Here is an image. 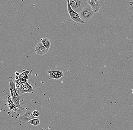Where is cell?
Wrapping results in <instances>:
<instances>
[{"label":"cell","mask_w":133,"mask_h":130,"mask_svg":"<svg viewBox=\"0 0 133 130\" xmlns=\"http://www.w3.org/2000/svg\"><path fill=\"white\" fill-rule=\"evenodd\" d=\"M8 80L10 83V93L12 102L19 110L24 111V108L22 107L20 104V102L24 101L23 97L22 96H20L17 93L16 85L15 83L13 81V78L12 77H10L8 78Z\"/></svg>","instance_id":"1"},{"label":"cell","mask_w":133,"mask_h":130,"mask_svg":"<svg viewBox=\"0 0 133 130\" xmlns=\"http://www.w3.org/2000/svg\"><path fill=\"white\" fill-rule=\"evenodd\" d=\"M67 3V11L69 13V20L71 22L77 24H85L87 22L83 21L80 17L79 15L78 12H75L71 7L70 4V0H66Z\"/></svg>","instance_id":"2"},{"label":"cell","mask_w":133,"mask_h":130,"mask_svg":"<svg viewBox=\"0 0 133 130\" xmlns=\"http://www.w3.org/2000/svg\"><path fill=\"white\" fill-rule=\"evenodd\" d=\"M32 70L29 69L24 70L23 73L20 74L19 77H15V81L16 88H19L22 84L28 82L29 74L31 73Z\"/></svg>","instance_id":"3"},{"label":"cell","mask_w":133,"mask_h":130,"mask_svg":"<svg viewBox=\"0 0 133 130\" xmlns=\"http://www.w3.org/2000/svg\"><path fill=\"white\" fill-rule=\"evenodd\" d=\"M71 7L79 14L88 5L87 0H70Z\"/></svg>","instance_id":"4"},{"label":"cell","mask_w":133,"mask_h":130,"mask_svg":"<svg viewBox=\"0 0 133 130\" xmlns=\"http://www.w3.org/2000/svg\"><path fill=\"white\" fill-rule=\"evenodd\" d=\"M95 12L89 5H88L79 13L81 19L85 22H87L93 16Z\"/></svg>","instance_id":"5"},{"label":"cell","mask_w":133,"mask_h":130,"mask_svg":"<svg viewBox=\"0 0 133 130\" xmlns=\"http://www.w3.org/2000/svg\"><path fill=\"white\" fill-rule=\"evenodd\" d=\"M17 92L21 94L33 93L35 89L33 88V86L30 84L28 82L23 83L19 88H16Z\"/></svg>","instance_id":"6"},{"label":"cell","mask_w":133,"mask_h":130,"mask_svg":"<svg viewBox=\"0 0 133 130\" xmlns=\"http://www.w3.org/2000/svg\"><path fill=\"white\" fill-rule=\"evenodd\" d=\"M36 118L33 115V112L30 108H27L26 111L23 115L19 117V118L21 122L25 123L29 122L30 120Z\"/></svg>","instance_id":"7"},{"label":"cell","mask_w":133,"mask_h":130,"mask_svg":"<svg viewBox=\"0 0 133 130\" xmlns=\"http://www.w3.org/2000/svg\"><path fill=\"white\" fill-rule=\"evenodd\" d=\"M47 74H49L48 77L49 79L58 80L64 76L63 71H51L49 70L47 71Z\"/></svg>","instance_id":"8"},{"label":"cell","mask_w":133,"mask_h":130,"mask_svg":"<svg viewBox=\"0 0 133 130\" xmlns=\"http://www.w3.org/2000/svg\"><path fill=\"white\" fill-rule=\"evenodd\" d=\"M49 51V50L46 48L41 42L37 43L35 49V53L38 55L40 56L45 55Z\"/></svg>","instance_id":"9"},{"label":"cell","mask_w":133,"mask_h":130,"mask_svg":"<svg viewBox=\"0 0 133 130\" xmlns=\"http://www.w3.org/2000/svg\"><path fill=\"white\" fill-rule=\"evenodd\" d=\"M87 1L95 13L98 12L102 6V4L98 0H87Z\"/></svg>","instance_id":"10"},{"label":"cell","mask_w":133,"mask_h":130,"mask_svg":"<svg viewBox=\"0 0 133 130\" xmlns=\"http://www.w3.org/2000/svg\"><path fill=\"white\" fill-rule=\"evenodd\" d=\"M41 42L42 43L44 46L48 50H49L50 47L51 46V42L49 39L47 38L44 39H41Z\"/></svg>","instance_id":"11"},{"label":"cell","mask_w":133,"mask_h":130,"mask_svg":"<svg viewBox=\"0 0 133 130\" xmlns=\"http://www.w3.org/2000/svg\"><path fill=\"white\" fill-rule=\"evenodd\" d=\"M28 123L35 126H37L40 123V121L39 118H36L31 120L28 122Z\"/></svg>","instance_id":"12"},{"label":"cell","mask_w":133,"mask_h":130,"mask_svg":"<svg viewBox=\"0 0 133 130\" xmlns=\"http://www.w3.org/2000/svg\"><path fill=\"white\" fill-rule=\"evenodd\" d=\"M33 116L36 118H37L40 116V112L37 110H35L33 112Z\"/></svg>","instance_id":"13"},{"label":"cell","mask_w":133,"mask_h":130,"mask_svg":"<svg viewBox=\"0 0 133 130\" xmlns=\"http://www.w3.org/2000/svg\"><path fill=\"white\" fill-rule=\"evenodd\" d=\"M15 74L16 76H17V77H19V76L20 74L18 72H16Z\"/></svg>","instance_id":"14"},{"label":"cell","mask_w":133,"mask_h":130,"mask_svg":"<svg viewBox=\"0 0 133 130\" xmlns=\"http://www.w3.org/2000/svg\"><path fill=\"white\" fill-rule=\"evenodd\" d=\"M129 4L130 6L133 5V1H130L129 2Z\"/></svg>","instance_id":"15"},{"label":"cell","mask_w":133,"mask_h":130,"mask_svg":"<svg viewBox=\"0 0 133 130\" xmlns=\"http://www.w3.org/2000/svg\"><path fill=\"white\" fill-rule=\"evenodd\" d=\"M132 93L133 94V89H132Z\"/></svg>","instance_id":"16"},{"label":"cell","mask_w":133,"mask_h":130,"mask_svg":"<svg viewBox=\"0 0 133 130\" xmlns=\"http://www.w3.org/2000/svg\"></svg>","instance_id":"17"}]
</instances>
